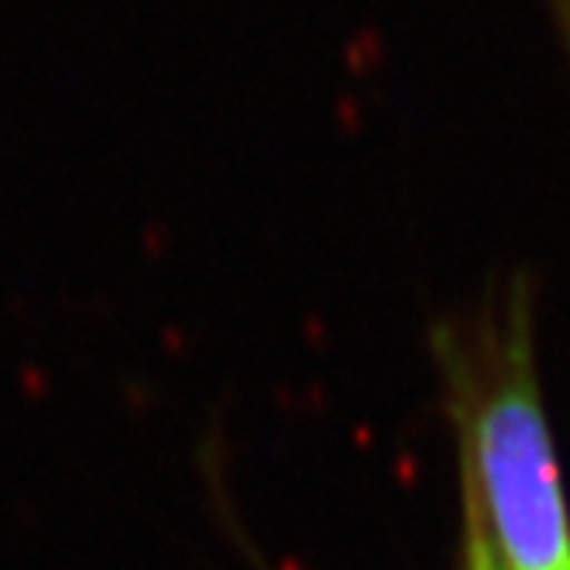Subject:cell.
I'll return each mask as SVG.
<instances>
[{
  "mask_svg": "<svg viewBox=\"0 0 570 570\" xmlns=\"http://www.w3.org/2000/svg\"><path fill=\"white\" fill-rule=\"evenodd\" d=\"M468 570H502L492 543H488L484 525L471 509H468Z\"/></svg>",
  "mask_w": 570,
  "mask_h": 570,
  "instance_id": "cell-2",
  "label": "cell"
},
{
  "mask_svg": "<svg viewBox=\"0 0 570 570\" xmlns=\"http://www.w3.org/2000/svg\"><path fill=\"white\" fill-rule=\"evenodd\" d=\"M461 399L464 502L499 567L570 570V519L522 320L468 379Z\"/></svg>",
  "mask_w": 570,
  "mask_h": 570,
  "instance_id": "cell-1",
  "label": "cell"
},
{
  "mask_svg": "<svg viewBox=\"0 0 570 570\" xmlns=\"http://www.w3.org/2000/svg\"><path fill=\"white\" fill-rule=\"evenodd\" d=\"M553 4L560 8L563 14V28H567V42H570V0H553Z\"/></svg>",
  "mask_w": 570,
  "mask_h": 570,
  "instance_id": "cell-3",
  "label": "cell"
}]
</instances>
